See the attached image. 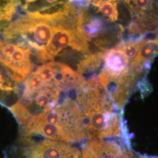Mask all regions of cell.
Returning a JSON list of instances; mask_svg holds the SVG:
<instances>
[{
	"label": "cell",
	"instance_id": "6da1fadb",
	"mask_svg": "<svg viewBox=\"0 0 158 158\" xmlns=\"http://www.w3.org/2000/svg\"><path fill=\"white\" fill-rule=\"evenodd\" d=\"M85 118L86 135L89 140H100L120 135L121 124L107 98L91 103L82 109Z\"/></svg>",
	"mask_w": 158,
	"mask_h": 158
},
{
	"label": "cell",
	"instance_id": "7a4b0ae2",
	"mask_svg": "<svg viewBox=\"0 0 158 158\" xmlns=\"http://www.w3.org/2000/svg\"><path fill=\"white\" fill-rule=\"evenodd\" d=\"M10 152L11 158H81L76 147L47 138L35 141L21 136Z\"/></svg>",
	"mask_w": 158,
	"mask_h": 158
},
{
	"label": "cell",
	"instance_id": "3957f363",
	"mask_svg": "<svg viewBox=\"0 0 158 158\" xmlns=\"http://www.w3.org/2000/svg\"><path fill=\"white\" fill-rule=\"evenodd\" d=\"M49 63L55 73L54 85L59 90H77L85 85L86 80L67 65L55 62Z\"/></svg>",
	"mask_w": 158,
	"mask_h": 158
},
{
	"label": "cell",
	"instance_id": "277c9868",
	"mask_svg": "<svg viewBox=\"0 0 158 158\" xmlns=\"http://www.w3.org/2000/svg\"><path fill=\"white\" fill-rule=\"evenodd\" d=\"M103 60V69L112 78L118 77L130 67L129 59L117 46L106 51Z\"/></svg>",
	"mask_w": 158,
	"mask_h": 158
},
{
	"label": "cell",
	"instance_id": "5b68a950",
	"mask_svg": "<svg viewBox=\"0 0 158 158\" xmlns=\"http://www.w3.org/2000/svg\"><path fill=\"white\" fill-rule=\"evenodd\" d=\"M158 54V38L147 40L139 49L138 54L130 63L132 69L143 70Z\"/></svg>",
	"mask_w": 158,
	"mask_h": 158
},
{
	"label": "cell",
	"instance_id": "8992f818",
	"mask_svg": "<svg viewBox=\"0 0 158 158\" xmlns=\"http://www.w3.org/2000/svg\"><path fill=\"white\" fill-rule=\"evenodd\" d=\"M60 92L55 86L46 85L35 96L31 101L34 102L42 111L52 109L56 106L59 100Z\"/></svg>",
	"mask_w": 158,
	"mask_h": 158
},
{
	"label": "cell",
	"instance_id": "52a82bcc",
	"mask_svg": "<svg viewBox=\"0 0 158 158\" xmlns=\"http://www.w3.org/2000/svg\"><path fill=\"white\" fill-rule=\"evenodd\" d=\"M48 85L45 81L35 72L29 74L23 81L22 98L31 102L42 89Z\"/></svg>",
	"mask_w": 158,
	"mask_h": 158
},
{
	"label": "cell",
	"instance_id": "ba28073f",
	"mask_svg": "<svg viewBox=\"0 0 158 158\" xmlns=\"http://www.w3.org/2000/svg\"><path fill=\"white\" fill-rule=\"evenodd\" d=\"M106 51H100L87 54L77 64L78 73H89L96 71L100 67Z\"/></svg>",
	"mask_w": 158,
	"mask_h": 158
},
{
	"label": "cell",
	"instance_id": "9c48e42d",
	"mask_svg": "<svg viewBox=\"0 0 158 158\" xmlns=\"http://www.w3.org/2000/svg\"><path fill=\"white\" fill-rule=\"evenodd\" d=\"M120 0H91L90 4L97 8L111 22H115L118 18V4Z\"/></svg>",
	"mask_w": 158,
	"mask_h": 158
},
{
	"label": "cell",
	"instance_id": "30bf717a",
	"mask_svg": "<svg viewBox=\"0 0 158 158\" xmlns=\"http://www.w3.org/2000/svg\"><path fill=\"white\" fill-rule=\"evenodd\" d=\"M104 28V23L102 19L97 17L89 18L87 14L82 23L81 28L89 40L92 38L97 37Z\"/></svg>",
	"mask_w": 158,
	"mask_h": 158
},
{
	"label": "cell",
	"instance_id": "8fae6325",
	"mask_svg": "<svg viewBox=\"0 0 158 158\" xmlns=\"http://www.w3.org/2000/svg\"><path fill=\"white\" fill-rule=\"evenodd\" d=\"M144 38H140L133 40H128L121 41L116 46L121 49L131 62L135 57L139 51L140 48L146 40Z\"/></svg>",
	"mask_w": 158,
	"mask_h": 158
},
{
	"label": "cell",
	"instance_id": "7c38bea8",
	"mask_svg": "<svg viewBox=\"0 0 158 158\" xmlns=\"http://www.w3.org/2000/svg\"><path fill=\"white\" fill-rule=\"evenodd\" d=\"M9 110L17 119L21 128L27 124L32 117L31 111L26 107V105L20 101L13 104L9 107Z\"/></svg>",
	"mask_w": 158,
	"mask_h": 158
},
{
	"label": "cell",
	"instance_id": "4fadbf2b",
	"mask_svg": "<svg viewBox=\"0 0 158 158\" xmlns=\"http://www.w3.org/2000/svg\"><path fill=\"white\" fill-rule=\"evenodd\" d=\"M35 72L40 75L42 79L45 81L46 85H48L55 86V73L49 63H47L37 68Z\"/></svg>",
	"mask_w": 158,
	"mask_h": 158
},
{
	"label": "cell",
	"instance_id": "5bb4252c",
	"mask_svg": "<svg viewBox=\"0 0 158 158\" xmlns=\"http://www.w3.org/2000/svg\"><path fill=\"white\" fill-rule=\"evenodd\" d=\"M81 158H100V157L94 151H93L85 143L82 148Z\"/></svg>",
	"mask_w": 158,
	"mask_h": 158
},
{
	"label": "cell",
	"instance_id": "9a60e30c",
	"mask_svg": "<svg viewBox=\"0 0 158 158\" xmlns=\"http://www.w3.org/2000/svg\"><path fill=\"white\" fill-rule=\"evenodd\" d=\"M90 1L91 0H69L70 2L81 6H89V4H90Z\"/></svg>",
	"mask_w": 158,
	"mask_h": 158
},
{
	"label": "cell",
	"instance_id": "2e32d148",
	"mask_svg": "<svg viewBox=\"0 0 158 158\" xmlns=\"http://www.w3.org/2000/svg\"><path fill=\"white\" fill-rule=\"evenodd\" d=\"M26 1V2L27 3H31V2H34L35 1H37V0H25Z\"/></svg>",
	"mask_w": 158,
	"mask_h": 158
}]
</instances>
